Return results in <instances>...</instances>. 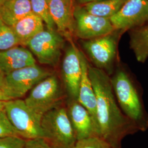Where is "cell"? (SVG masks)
I'll return each mask as SVG.
<instances>
[{
	"label": "cell",
	"mask_w": 148,
	"mask_h": 148,
	"mask_svg": "<svg viewBox=\"0 0 148 148\" xmlns=\"http://www.w3.org/2000/svg\"><path fill=\"white\" fill-rule=\"evenodd\" d=\"M23 148H52L45 139L37 138L27 139Z\"/></svg>",
	"instance_id": "obj_25"
},
{
	"label": "cell",
	"mask_w": 148,
	"mask_h": 148,
	"mask_svg": "<svg viewBox=\"0 0 148 148\" xmlns=\"http://www.w3.org/2000/svg\"><path fill=\"white\" fill-rule=\"evenodd\" d=\"M130 46L138 62L148 59V25L133 30L130 34Z\"/></svg>",
	"instance_id": "obj_18"
},
{
	"label": "cell",
	"mask_w": 148,
	"mask_h": 148,
	"mask_svg": "<svg viewBox=\"0 0 148 148\" xmlns=\"http://www.w3.org/2000/svg\"><path fill=\"white\" fill-rule=\"evenodd\" d=\"M66 110L77 140L98 137L92 117L78 101L69 100Z\"/></svg>",
	"instance_id": "obj_13"
},
{
	"label": "cell",
	"mask_w": 148,
	"mask_h": 148,
	"mask_svg": "<svg viewBox=\"0 0 148 148\" xmlns=\"http://www.w3.org/2000/svg\"><path fill=\"white\" fill-rule=\"evenodd\" d=\"M32 12L30 0H5L0 5V19L11 27Z\"/></svg>",
	"instance_id": "obj_16"
},
{
	"label": "cell",
	"mask_w": 148,
	"mask_h": 148,
	"mask_svg": "<svg viewBox=\"0 0 148 148\" xmlns=\"http://www.w3.org/2000/svg\"><path fill=\"white\" fill-rule=\"evenodd\" d=\"M5 101H0V110H2V109H4Z\"/></svg>",
	"instance_id": "obj_28"
},
{
	"label": "cell",
	"mask_w": 148,
	"mask_h": 148,
	"mask_svg": "<svg viewBox=\"0 0 148 148\" xmlns=\"http://www.w3.org/2000/svg\"><path fill=\"white\" fill-rule=\"evenodd\" d=\"M12 136L21 137L8 119L4 109L0 110V137Z\"/></svg>",
	"instance_id": "obj_23"
},
{
	"label": "cell",
	"mask_w": 148,
	"mask_h": 148,
	"mask_svg": "<svg viewBox=\"0 0 148 148\" xmlns=\"http://www.w3.org/2000/svg\"><path fill=\"white\" fill-rule=\"evenodd\" d=\"M147 7L148 0H127L109 20L116 31L122 32L146 21Z\"/></svg>",
	"instance_id": "obj_10"
},
{
	"label": "cell",
	"mask_w": 148,
	"mask_h": 148,
	"mask_svg": "<svg viewBox=\"0 0 148 148\" xmlns=\"http://www.w3.org/2000/svg\"><path fill=\"white\" fill-rule=\"evenodd\" d=\"M64 45V38L58 32L45 29L32 37L25 46L40 63L55 66L61 57Z\"/></svg>",
	"instance_id": "obj_8"
},
{
	"label": "cell",
	"mask_w": 148,
	"mask_h": 148,
	"mask_svg": "<svg viewBox=\"0 0 148 148\" xmlns=\"http://www.w3.org/2000/svg\"><path fill=\"white\" fill-rule=\"evenodd\" d=\"M63 97L59 79L52 74L34 86L24 101L29 109L41 120L47 112L61 105Z\"/></svg>",
	"instance_id": "obj_5"
},
{
	"label": "cell",
	"mask_w": 148,
	"mask_h": 148,
	"mask_svg": "<svg viewBox=\"0 0 148 148\" xmlns=\"http://www.w3.org/2000/svg\"><path fill=\"white\" fill-rule=\"evenodd\" d=\"M112 90L122 111L139 131L148 130V112L143 100V90L135 76L120 62L110 76Z\"/></svg>",
	"instance_id": "obj_2"
},
{
	"label": "cell",
	"mask_w": 148,
	"mask_h": 148,
	"mask_svg": "<svg viewBox=\"0 0 148 148\" xmlns=\"http://www.w3.org/2000/svg\"><path fill=\"white\" fill-rule=\"evenodd\" d=\"M3 79V76L0 73V90H1V88L2 85Z\"/></svg>",
	"instance_id": "obj_29"
},
{
	"label": "cell",
	"mask_w": 148,
	"mask_h": 148,
	"mask_svg": "<svg viewBox=\"0 0 148 148\" xmlns=\"http://www.w3.org/2000/svg\"><path fill=\"white\" fill-rule=\"evenodd\" d=\"M121 34V32L115 31L105 36L82 40L81 42L93 66L103 70L109 76L120 62L118 58V45Z\"/></svg>",
	"instance_id": "obj_4"
},
{
	"label": "cell",
	"mask_w": 148,
	"mask_h": 148,
	"mask_svg": "<svg viewBox=\"0 0 148 148\" xmlns=\"http://www.w3.org/2000/svg\"><path fill=\"white\" fill-rule=\"evenodd\" d=\"M44 139L52 148H73L77 142L66 108L59 106L47 112L41 120Z\"/></svg>",
	"instance_id": "obj_3"
},
{
	"label": "cell",
	"mask_w": 148,
	"mask_h": 148,
	"mask_svg": "<svg viewBox=\"0 0 148 148\" xmlns=\"http://www.w3.org/2000/svg\"><path fill=\"white\" fill-rule=\"evenodd\" d=\"M51 74L37 64L27 66L4 76L1 90L10 100L20 99Z\"/></svg>",
	"instance_id": "obj_6"
},
{
	"label": "cell",
	"mask_w": 148,
	"mask_h": 148,
	"mask_svg": "<svg viewBox=\"0 0 148 148\" xmlns=\"http://www.w3.org/2000/svg\"><path fill=\"white\" fill-rule=\"evenodd\" d=\"M146 21L148 22V7H147V21Z\"/></svg>",
	"instance_id": "obj_30"
},
{
	"label": "cell",
	"mask_w": 148,
	"mask_h": 148,
	"mask_svg": "<svg viewBox=\"0 0 148 148\" xmlns=\"http://www.w3.org/2000/svg\"><path fill=\"white\" fill-rule=\"evenodd\" d=\"M20 45L21 46V41L12 27L0 19V51Z\"/></svg>",
	"instance_id": "obj_21"
},
{
	"label": "cell",
	"mask_w": 148,
	"mask_h": 148,
	"mask_svg": "<svg viewBox=\"0 0 148 148\" xmlns=\"http://www.w3.org/2000/svg\"><path fill=\"white\" fill-rule=\"evenodd\" d=\"M4 110L13 126L21 137L27 140L44 138L40 120L21 99L6 101Z\"/></svg>",
	"instance_id": "obj_7"
},
{
	"label": "cell",
	"mask_w": 148,
	"mask_h": 148,
	"mask_svg": "<svg viewBox=\"0 0 148 148\" xmlns=\"http://www.w3.org/2000/svg\"><path fill=\"white\" fill-rule=\"evenodd\" d=\"M88 74L96 98L98 137L114 148H122L124 138L139 131L119 106L110 76L103 70L89 64Z\"/></svg>",
	"instance_id": "obj_1"
},
{
	"label": "cell",
	"mask_w": 148,
	"mask_h": 148,
	"mask_svg": "<svg viewBox=\"0 0 148 148\" xmlns=\"http://www.w3.org/2000/svg\"><path fill=\"white\" fill-rule=\"evenodd\" d=\"M32 13L40 17L49 30H56L50 14L48 0H30Z\"/></svg>",
	"instance_id": "obj_20"
},
{
	"label": "cell",
	"mask_w": 148,
	"mask_h": 148,
	"mask_svg": "<svg viewBox=\"0 0 148 148\" xmlns=\"http://www.w3.org/2000/svg\"><path fill=\"white\" fill-rule=\"evenodd\" d=\"M74 34L82 40L101 37L116 31L109 19L93 15L82 5L75 6Z\"/></svg>",
	"instance_id": "obj_9"
},
{
	"label": "cell",
	"mask_w": 148,
	"mask_h": 148,
	"mask_svg": "<svg viewBox=\"0 0 148 148\" xmlns=\"http://www.w3.org/2000/svg\"><path fill=\"white\" fill-rule=\"evenodd\" d=\"M45 26L42 20L32 12L17 21L12 27L21 46H25L32 37L45 29Z\"/></svg>",
	"instance_id": "obj_17"
},
{
	"label": "cell",
	"mask_w": 148,
	"mask_h": 148,
	"mask_svg": "<svg viewBox=\"0 0 148 148\" xmlns=\"http://www.w3.org/2000/svg\"><path fill=\"white\" fill-rule=\"evenodd\" d=\"M127 0H104L83 5L87 12L95 16L109 19L120 10Z\"/></svg>",
	"instance_id": "obj_19"
},
{
	"label": "cell",
	"mask_w": 148,
	"mask_h": 148,
	"mask_svg": "<svg viewBox=\"0 0 148 148\" xmlns=\"http://www.w3.org/2000/svg\"><path fill=\"white\" fill-rule=\"evenodd\" d=\"M25 142V139L16 136L0 137V148H23Z\"/></svg>",
	"instance_id": "obj_24"
},
{
	"label": "cell",
	"mask_w": 148,
	"mask_h": 148,
	"mask_svg": "<svg viewBox=\"0 0 148 148\" xmlns=\"http://www.w3.org/2000/svg\"><path fill=\"white\" fill-rule=\"evenodd\" d=\"M50 14L56 30L68 40L74 34V5L73 0H48Z\"/></svg>",
	"instance_id": "obj_12"
},
{
	"label": "cell",
	"mask_w": 148,
	"mask_h": 148,
	"mask_svg": "<svg viewBox=\"0 0 148 148\" xmlns=\"http://www.w3.org/2000/svg\"><path fill=\"white\" fill-rule=\"evenodd\" d=\"M62 64V74L69 100L77 101L81 77V66L79 50L70 40Z\"/></svg>",
	"instance_id": "obj_11"
},
{
	"label": "cell",
	"mask_w": 148,
	"mask_h": 148,
	"mask_svg": "<svg viewBox=\"0 0 148 148\" xmlns=\"http://www.w3.org/2000/svg\"><path fill=\"white\" fill-rule=\"evenodd\" d=\"M73 148H114L103 138L94 136L77 140Z\"/></svg>",
	"instance_id": "obj_22"
},
{
	"label": "cell",
	"mask_w": 148,
	"mask_h": 148,
	"mask_svg": "<svg viewBox=\"0 0 148 148\" xmlns=\"http://www.w3.org/2000/svg\"><path fill=\"white\" fill-rule=\"evenodd\" d=\"M79 3L81 5H85L86 4L92 3V2H99L104 0H77Z\"/></svg>",
	"instance_id": "obj_26"
},
{
	"label": "cell",
	"mask_w": 148,
	"mask_h": 148,
	"mask_svg": "<svg viewBox=\"0 0 148 148\" xmlns=\"http://www.w3.org/2000/svg\"><path fill=\"white\" fill-rule=\"evenodd\" d=\"M5 0H0V4L1 5V3L3 2H4Z\"/></svg>",
	"instance_id": "obj_31"
},
{
	"label": "cell",
	"mask_w": 148,
	"mask_h": 148,
	"mask_svg": "<svg viewBox=\"0 0 148 148\" xmlns=\"http://www.w3.org/2000/svg\"><path fill=\"white\" fill-rule=\"evenodd\" d=\"M10 100V99L8 97H7L3 93V92L0 90V101H8Z\"/></svg>",
	"instance_id": "obj_27"
},
{
	"label": "cell",
	"mask_w": 148,
	"mask_h": 148,
	"mask_svg": "<svg viewBox=\"0 0 148 148\" xmlns=\"http://www.w3.org/2000/svg\"><path fill=\"white\" fill-rule=\"evenodd\" d=\"M0 5H1V4H0Z\"/></svg>",
	"instance_id": "obj_32"
},
{
	"label": "cell",
	"mask_w": 148,
	"mask_h": 148,
	"mask_svg": "<svg viewBox=\"0 0 148 148\" xmlns=\"http://www.w3.org/2000/svg\"><path fill=\"white\" fill-rule=\"evenodd\" d=\"M81 66V77L79 83L77 101L89 112L95 122L98 136L96 114V98L95 90L88 74V62L85 54L79 50Z\"/></svg>",
	"instance_id": "obj_15"
},
{
	"label": "cell",
	"mask_w": 148,
	"mask_h": 148,
	"mask_svg": "<svg viewBox=\"0 0 148 148\" xmlns=\"http://www.w3.org/2000/svg\"><path fill=\"white\" fill-rule=\"evenodd\" d=\"M36 64V59L30 50L17 46L0 51V73L3 76L16 70Z\"/></svg>",
	"instance_id": "obj_14"
}]
</instances>
